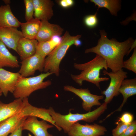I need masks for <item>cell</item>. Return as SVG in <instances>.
<instances>
[{
  "label": "cell",
  "instance_id": "cell-1",
  "mask_svg": "<svg viewBox=\"0 0 136 136\" xmlns=\"http://www.w3.org/2000/svg\"><path fill=\"white\" fill-rule=\"evenodd\" d=\"M100 38L96 46L86 49L85 53H93L106 60L108 68L115 72L123 68L124 56L128 55L134 40L131 38L123 42L108 39L104 30H100Z\"/></svg>",
  "mask_w": 136,
  "mask_h": 136
},
{
  "label": "cell",
  "instance_id": "cell-2",
  "mask_svg": "<svg viewBox=\"0 0 136 136\" xmlns=\"http://www.w3.org/2000/svg\"><path fill=\"white\" fill-rule=\"evenodd\" d=\"M74 66L82 71L78 75H71L73 80L80 86L82 85L83 81H86L95 84L100 89V83L109 79L107 77H100V71L104 69L107 71L108 68L105 60L98 55L96 54L93 59L86 63H75Z\"/></svg>",
  "mask_w": 136,
  "mask_h": 136
},
{
  "label": "cell",
  "instance_id": "cell-3",
  "mask_svg": "<svg viewBox=\"0 0 136 136\" xmlns=\"http://www.w3.org/2000/svg\"><path fill=\"white\" fill-rule=\"evenodd\" d=\"M107 108V104L104 102L94 110L85 114H73L70 111L68 114L63 115L56 112L51 107H50L48 109L55 124L67 133L74 123L80 121L88 123L93 122L97 120Z\"/></svg>",
  "mask_w": 136,
  "mask_h": 136
},
{
  "label": "cell",
  "instance_id": "cell-4",
  "mask_svg": "<svg viewBox=\"0 0 136 136\" xmlns=\"http://www.w3.org/2000/svg\"><path fill=\"white\" fill-rule=\"evenodd\" d=\"M81 35L72 36L66 31L62 37L60 43L45 59L43 71L55 74L57 76L59 74V66L60 62L69 48L74 44L75 41L80 39Z\"/></svg>",
  "mask_w": 136,
  "mask_h": 136
},
{
  "label": "cell",
  "instance_id": "cell-5",
  "mask_svg": "<svg viewBox=\"0 0 136 136\" xmlns=\"http://www.w3.org/2000/svg\"><path fill=\"white\" fill-rule=\"evenodd\" d=\"M52 74L47 72L33 77H21L13 93L14 97L16 99L27 98L34 91L46 88L51 84V82L49 80L44 82L43 80Z\"/></svg>",
  "mask_w": 136,
  "mask_h": 136
},
{
  "label": "cell",
  "instance_id": "cell-6",
  "mask_svg": "<svg viewBox=\"0 0 136 136\" xmlns=\"http://www.w3.org/2000/svg\"><path fill=\"white\" fill-rule=\"evenodd\" d=\"M104 74L108 75L111 79L110 84L106 90L102 91L101 93L105 96L104 102L107 104L110 103L114 97L117 96L120 93L119 89L123 80L127 77V73L122 69L117 72H108L104 70Z\"/></svg>",
  "mask_w": 136,
  "mask_h": 136
},
{
  "label": "cell",
  "instance_id": "cell-7",
  "mask_svg": "<svg viewBox=\"0 0 136 136\" xmlns=\"http://www.w3.org/2000/svg\"><path fill=\"white\" fill-rule=\"evenodd\" d=\"M63 88L64 90L72 92L79 97L83 101L82 108L86 111H91L94 106H100L101 104L99 100L104 98L103 95L91 94L88 89H77L69 85L64 86Z\"/></svg>",
  "mask_w": 136,
  "mask_h": 136
},
{
  "label": "cell",
  "instance_id": "cell-8",
  "mask_svg": "<svg viewBox=\"0 0 136 136\" xmlns=\"http://www.w3.org/2000/svg\"><path fill=\"white\" fill-rule=\"evenodd\" d=\"M107 131L105 127L96 123L83 125L77 122L72 125L67 133L69 136H101Z\"/></svg>",
  "mask_w": 136,
  "mask_h": 136
},
{
  "label": "cell",
  "instance_id": "cell-9",
  "mask_svg": "<svg viewBox=\"0 0 136 136\" xmlns=\"http://www.w3.org/2000/svg\"><path fill=\"white\" fill-rule=\"evenodd\" d=\"M45 59L36 53L33 56L22 60L18 73L22 77H27L33 75L37 70L42 72L44 70Z\"/></svg>",
  "mask_w": 136,
  "mask_h": 136
},
{
  "label": "cell",
  "instance_id": "cell-10",
  "mask_svg": "<svg viewBox=\"0 0 136 136\" xmlns=\"http://www.w3.org/2000/svg\"><path fill=\"white\" fill-rule=\"evenodd\" d=\"M21 127L22 130H28L34 136H48V130L53 127L54 126L44 120L39 121L36 117L28 116L24 121Z\"/></svg>",
  "mask_w": 136,
  "mask_h": 136
},
{
  "label": "cell",
  "instance_id": "cell-11",
  "mask_svg": "<svg viewBox=\"0 0 136 136\" xmlns=\"http://www.w3.org/2000/svg\"><path fill=\"white\" fill-rule=\"evenodd\" d=\"M21 77L18 72L13 73L0 68V88L5 96H7L9 92L13 93L17 82Z\"/></svg>",
  "mask_w": 136,
  "mask_h": 136
},
{
  "label": "cell",
  "instance_id": "cell-12",
  "mask_svg": "<svg viewBox=\"0 0 136 136\" xmlns=\"http://www.w3.org/2000/svg\"><path fill=\"white\" fill-rule=\"evenodd\" d=\"M23 37L21 31L17 28L0 27V41L6 46L16 52L18 42Z\"/></svg>",
  "mask_w": 136,
  "mask_h": 136
},
{
  "label": "cell",
  "instance_id": "cell-13",
  "mask_svg": "<svg viewBox=\"0 0 136 136\" xmlns=\"http://www.w3.org/2000/svg\"><path fill=\"white\" fill-rule=\"evenodd\" d=\"M63 29L59 25L49 23L48 20L43 19L41 21V24L36 39L38 42L50 40L55 35H61Z\"/></svg>",
  "mask_w": 136,
  "mask_h": 136
},
{
  "label": "cell",
  "instance_id": "cell-14",
  "mask_svg": "<svg viewBox=\"0 0 136 136\" xmlns=\"http://www.w3.org/2000/svg\"><path fill=\"white\" fill-rule=\"evenodd\" d=\"M28 100L27 98H17L8 104L0 100V122L20 112Z\"/></svg>",
  "mask_w": 136,
  "mask_h": 136
},
{
  "label": "cell",
  "instance_id": "cell-15",
  "mask_svg": "<svg viewBox=\"0 0 136 136\" xmlns=\"http://www.w3.org/2000/svg\"><path fill=\"white\" fill-rule=\"evenodd\" d=\"M20 113L24 117L32 116L38 117L50 123L55 126L59 131L62 129L58 127L50 115L48 109L38 108L31 105L27 100L20 112Z\"/></svg>",
  "mask_w": 136,
  "mask_h": 136
},
{
  "label": "cell",
  "instance_id": "cell-16",
  "mask_svg": "<svg viewBox=\"0 0 136 136\" xmlns=\"http://www.w3.org/2000/svg\"><path fill=\"white\" fill-rule=\"evenodd\" d=\"M35 18L41 21L48 20L53 15V2L50 0H33Z\"/></svg>",
  "mask_w": 136,
  "mask_h": 136
},
{
  "label": "cell",
  "instance_id": "cell-17",
  "mask_svg": "<svg viewBox=\"0 0 136 136\" xmlns=\"http://www.w3.org/2000/svg\"><path fill=\"white\" fill-rule=\"evenodd\" d=\"M20 112L0 122V136H7L21 126L27 117L23 116Z\"/></svg>",
  "mask_w": 136,
  "mask_h": 136
},
{
  "label": "cell",
  "instance_id": "cell-18",
  "mask_svg": "<svg viewBox=\"0 0 136 136\" xmlns=\"http://www.w3.org/2000/svg\"><path fill=\"white\" fill-rule=\"evenodd\" d=\"M38 43L36 39H31L24 37L19 41L16 46V52L22 60L36 53Z\"/></svg>",
  "mask_w": 136,
  "mask_h": 136
},
{
  "label": "cell",
  "instance_id": "cell-19",
  "mask_svg": "<svg viewBox=\"0 0 136 136\" xmlns=\"http://www.w3.org/2000/svg\"><path fill=\"white\" fill-rule=\"evenodd\" d=\"M119 92L123 96V100L122 103L117 109L108 114L104 119V120L115 112L121 111L128 98L136 94V78L123 80L119 89Z\"/></svg>",
  "mask_w": 136,
  "mask_h": 136
},
{
  "label": "cell",
  "instance_id": "cell-20",
  "mask_svg": "<svg viewBox=\"0 0 136 136\" xmlns=\"http://www.w3.org/2000/svg\"><path fill=\"white\" fill-rule=\"evenodd\" d=\"M20 22L13 14L9 5L0 6V27L17 28L20 26Z\"/></svg>",
  "mask_w": 136,
  "mask_h": 136
},
{
  "label": "cell",
  "instance_id": "cell-21",
  "mask_svg": "<svg viewBox=\"0 0 136 136\" xmlns=\"http://www.w3.org/2000/svg\"><path fill=\"white\" fill-rule=\"evenodd\" d=\"M19 66L17 58L12 55L0 41V68L5 67L17 68Z\"/></svg>",
  "mask_w": 136,
  "mask_h": 136
},
{
  "label": "cell",
  "instance_id": "cell-22",
  "mask_svg": "<svg viewBox=\"0 0 136 136\" xmlns=\"http://www.w3.org/2000/svg\"><path fill=\"white\" fill-rule=\"evenodd\" d=\"M41 24V20L34 18L25 23H21L20 26L23 37L31 39H36Z\"/></svg>",
  "mask_w": 136,
  "mask_h": 136
},
{
  "label": "cell",
  "instance_id": "cell-23",
  "mask_svg": "<svg viewBox=\"0 0 136 136\" xmlns=\"http://www.w3.org/2000/svg\"><path fill=\"white\" fill-rule=\"evenodd\" d=\"M62 37L59 35L53 36L48 41L38 42L36 53L45 58L61 42Z\"/></svg>",
  "mask_w": 136,
  "mask_h": 136
},
{
  "label": "cell",
  "instance_id": "cell-24",
  "mask_svg": "<svg viewBox=\"0 0 136 136\" xmlns=\"http://www.w3.org/2000/svg\"><path fill=\"white\" fill-rule=\"evenodd\" d=\"M95 6L99 8H105L108 9L113 15L117 16V12L121 8L120 1L117 0H91Z\"/></svg>",
  "mask_w": 136,
  "mask_h": 136
},
{
  "label": "cell",
  "instance_id": "cell-25",
  "mask_svg": "<svg viewBox=\"0 0 136 136\" xmlns=\"http://www.w3.org/2000/svg\"><path fill=\"white\" fill-rule=\"evenodd\" d=\"M123 68H125L136 74V48H134L131 56L127 60L123 61Z\"/></svg>",
  "mask_w": 136,
  "mask_h": 136
},
{
  "label": "cell",
  "instance_id": "cell-26",
  "mask_svg": "<svg viewBox=\"0 0 136 136\" xmlns=\"http://www.w3.org/2000/svg\"><path fill=\"white\" fill-rule=\"evenodd\" d=\"M25 10V18L27 21L33 18L34 8L33 0H24Z\"/></svg>",
  "mask_w": 136,
  "mask_h": 136
},
{
  "label": "cell",
  "instance_id": "cell-27",
  "mask_svg": "<svg viewBox=\"0 0 136 136\" xmlns=\"http://www.w3.org/2000/svg\"><path fill=\"white\" fill-rule=\"evenodd\" d=\"M97 13L94 15L86 16L84 18V22L85 25L87 27L93 28L95 27L98 23L97 17Z\"/></svg>",
  "mask_w": 136,
  "mask_h": 136
},
{
  "label": "cell",
  "instance_id": "cell-28",
  "mask_svg": "<svg viewBox=\"0 0 136 136\" xmlns=\"http://www.w3.org/2000/svg\"><path fill=\"white\" fill-rule=\"evenodd\" d=\"M116 124L117 125L112 131V136H119L126 130L130 124H127L121 122H116Z\"/></svg>",
  "mask_w": 136,
  "mask_h": 136
},
{
  "label": "cell",
  "instance_id": "cell-29",
  "mask_svg": "<svg viewBox=\"0 0 136 136\" xmlns=\"http://www.w3.org/2000/svg\"><path fill=\"white\" fill-rule=\"evenodd\" d=\"M136 134V121L133 120L125 131L119 136H135Z\"/></svg>",
  "mask_w": 136,
  "mask_h": 136
},
{
  "label": "cell",
  "instance_id": "cell-30",
  "mask_svg": "<svg viewBox=\"0 0 136 136\" xmlns=\"http://www.w3.org/2000/svg\"><path fill=\"white\" fill-rule=\"evenodd\" d=\"M133 115L128 112L123 113L117 120V122H121L124 124H130L133 121Z\"/></svg>",
  "mask_w": 136,
  "mask_h": 136
},
{
  "label": "cell",
  "instance_id": "cell-31",
  "mask_svg": "<svg viewBox=\"0 0 136 136\" xmlns=\"http://www.w3.org/2000/svg\"><path fill=\"white\" fill-rule=\"evenodd\" d=\"M73 0H61L59 1V5L64 8H67L72 6L74 4Z\"/></svg>",
  "mask_w": 136,
  "mask_h": 136
},
{
  "label": "cell",
  "instance_id": "cell-32",
  "mask_svg": "<svg viewBox=\"0 0 136 136\" xmlns=\"http://www.w3.org/2000/svg\"><path fill=\"white\" fill-rule=\"evenodd\" d=\"M22 127L21 126L11 133L9 136H22Z\"/></svg>",
  "mask_w": 136,
  "mask_h": 136
},
{
  "label": "cell",
  "instance_id": "cell-33",
  "mask_svg": "<svg viewBox=\"0 0 136 136\" xmlns=\"http://www.w3.org/2000/svg\"><path fill=\"white\" fill-rule=\"evenodd\" d=\"M82 44L81 41L79 40V39H76L74 41V44L77 47L80 46Z\"/></svg>",
  "mask_w": 136,
  "mask_h": 136
},
{
  "label": "cell",
  "instance_id": "cell-34",
  "mask_svg": "<svg viewBox=\"0 0 136 136\" xmlns=\"http://www.w3.org/2000/svg\"><path fill=\"white\" fill-rule=\"evenodd\" d=\"M136 40H135L134 41L131 47H130V48L128 51L127 55L129 54V53L132 50L133 48H134L136 47Z\"/></svg>",
  "mask_w": 136,
  "mask_h": 136
},
{
  "label": "cell",
  "instance_id": "cell-35",
  "mask_svg": "<svg viewBox=\"0 0 136 136\" xmlns=\"http://www.w3.org/2000/svg\"><path fill=\"white\" fill-rule=\"evenodd\" d=\"M3 1L6 5H10L11 3V1L10 0H3Z\"/></svg>",
  "mask_w": 136,
  "mask_h": 136
},
{
  "label": "cell",
  "instance_id": "cell-36",
  "mask_svg": "<svg viewBox=\"0 0 136 136\" xmlns=\"http://www.w3.org/2000/svg\"><path fill=\"white\" fill-rule=\"evenodd\" d=\"M3 94L2 91L0 88V97L2 96Z\"/></svg>",
  "mask_w": 136,
  "mask_h": 136
},
{
  "label": "cell",
  "instance_id": "cell-37",
  "mask_svg": "<svg viewBox=\"0 0 136 136\" xmlns=\"http://www.w3.org/2000/svg\"><path fill=\"white\" fill-rule=\"evenodd\" d=\"M48 136H53L52 134L48 133Z\"/></svg>",
  "mask_w": 136,
  "mask_h": 136
},
{
  "label": "cell",
  "instance_id": "cell-38",
  "mask_svg": "<svg viewBox=\"0 0 136 136\" xmlns=\"http://www.w3.org/2000/svg\"><path fill=\"white\" fill-rule=\"evenodd\" d=\"M28 136H32L30 133H28Z\"/></svg>",
  "mask_w": 136,
  "mask_h": 136
},
{
  "label": "cell",
  "instance_id": "cell-39",
  "mask_svg": "<svg viewBox=\"0 0 136 136\" xmlns=\"http://www.w3.org/2000/svg\"></svg>",
  "mask_w": 136,
  "mask_h": 136
}]
</instances>
